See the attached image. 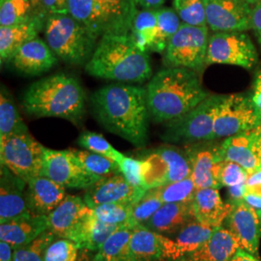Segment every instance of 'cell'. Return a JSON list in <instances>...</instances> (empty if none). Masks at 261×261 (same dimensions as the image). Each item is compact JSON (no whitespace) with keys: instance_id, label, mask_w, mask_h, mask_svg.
Segmentation results:
<instances>
[{"instance_id":"6da1fadb","label":"cell","mask_w":261,"mask_h":261,"mask_svg":"<svg viewBox=\"0 0 261 261\" xmlns=\"http://www.w3.org/2000/svg\"><path fill=\"white\" fill-rule=\"evenodd\" d=\"M91 103L97 120L107 130L136 147L146 144L150 117L146 87L109 84L92 95Z\"/></svg>"},{"instance_id":"7a4b0ae2","label":"cell","mask_w":261,"mask_h":261,"mask_svg":"<svg viewBox=\"0 0 261 261\" xmlns=\"http://www.w3.org/2000/svg\"><path fill=\"white\" fill-rule=\"evenodd\" d=\"M150 117L159 123L172 121L185 115L210 94L196 71L168 67L159 71L146 86Z\"/></svg>"},{"instance_id":"3957f363","label":"cell","mask_w":261,"mask_h":261,"mask_svg":"<svg viewBox=\"0 0 261 261\" xmlns=\"http://www.w3.org/2000/svg\"><path fill=\"white\" fill-rule=\"evenodd\" d=\"M85 70L96 77L123 84H141L152 74L148 54L137 47L130 33L100 38Z\"/></svg>"},{"instance_id":"277c9868","label":"cell","mask_w":261,"mask_h":261,"mask_svg":"<svg viewBox=\"0 0 261 261\" xmlns=\"http://www.w3.org/2000/svg\"><path fill=\"white\" fill-rule=\"evenodd\" d=\"M22 106L31 115L58 117L76 124L85 112V93L74 76L48 75L28 87Z\"/></svg>"},{"instance_id":"5b68a950","label":"cell","mask_w":261,"mask_h":261,"mask_svg":"<svg viewBox=\"0 0 261 261\" xmlns=\"http://www.w3.org/2000/svg\"><path fill=\"white\" fill-rule=\"evenodd\" d=\"M47 45L67 63L81 65L91 58L98 38L69 15H48L45 24ZM88 62V61H87Z\"/></svg>"},{"instance_id":"8992f818","label":"cell","mask_w":261,"mask_h":261,"mask_svg":"<svg viewBox=\"0 0 261 261\" xmlns=\"http://www.w3.org/2000/svg\"><path fill=\"white\" fill-rule=\"evenodd\" d=\"M225 95H209L195 109L168 122L163 139L170 142H198L214 140L217 113Z\"/></svg>"},{"instance_id":"52a82bcc","label":"cell","mask_w":261,"mask_h":261,"mask_svg":"<svg viewBox=\"0 0 261 261\" xmlns=\"http://www.w3.org/2000/svg\"><path fill=\"white\" fill-rule=\"evenodd\" d=\"M45 149L29 133L12 135L0 140L1 166L28 183L42 175Z\"/></svg>"},{"instance_id":"ba28073f","label":"cell","mask_w":261,"mask_h":261,"mask_svg":"<svg viewBox=\"0 0 261 261\" xmlns=\"http://www.w3.org/2000/svg\"><path fill=\"white\" fill-rule=\"evenodd\" d=\"M208 42V28L182 22L168 43L165 51V63L169 67L187 68L201 74L207 66Z\"/></svg>"},{"instance_id":"9c48e42d","label":"cell","mask_w":261,"mask_h":261,"mask_svg":"<svg viewBox=\"0 0 261 261\" xmlns=\"http://www.w3.org/2000/svg\"><path fill=\"white\" fill-rule=\"evenodd\" d=\"M141 160L144 163L143 179L147 191L184 180L192 174L191 161L187 151L174 146H161Z\"/></svg>"},{"instance_id":"30bf717a","label":"cell","mask_w":261,"mask_h":261,"mask_svg":"<svg viewBox=\"0 0 261 261\" xmlns=\"http://www.w3.org/2000/svg\"><path fill=\"white\" fill-rule=\"evenodd\" d=\"M258 59L251 38L244 32H215L209 36L206 65L229 64L251 69Z\"/></svg>"},{"instance_id":"8fae6325","label":"cell","mask_w":261,"mask_h":261,"mask_svg":"<svg viewBox=\"0 0 261 261\" xmlns=\"http://www.w3.org/2000/svg\"><path fill=\"white\" fill-rule=\"evenodd\" d=\"M258 126L251 97L225 95L215 119L214 140L233 137Z\"/></svg>"},{"instance_id":"7c38bea8","label":"cell","mask_w":261,"mask_h":261,"mask_svg":"<svg viewBox=\"0 0 261 261\" xmlns=\"http://www.w3.org/2000/svg\"><path fill=\"white\" fill-rule=\"evenodd\" d=\"M42 175L65 188L85 190L100 180L84 168L71 149L46 148Z\"/></svg>"},{"instance_id":"4fadbf2b","label":"cell","mask_w":261,"mask_h":261,"mask_svg":"<svg viewBox=\"0 0 261 261\" xmlns=\"http://www.w3.org/2000/svg\"><path fill=\"white\" fill-rule=\"evenodd\" d=\"M207 25L214 32H244L252 28V7L245 0H203Z\"/></svg>"},{"instance_id":"5bb4252c","label":"cell","mask_w":261,"mask_h":261,"mask_svg":"<svg viewBox=\"0 0 261 261\" xmlns=\"http://www.w3.org/2000/svg\"><path fill=\"white\" fill-rule=\"evenodd\" d=\"M130 250L132 261L176 260L184 256L175 240L143 225L133 228Z\"/></svg>"},{"instance_id":"9a60e30c","label":"cell","mask_w":261,"mask_h":261,"mask_svg":"<svg viewBox=\"0 0 261 261\" xmlns=\"http://www.w3.org/2000/svg\"><path fill=\"white\" fill-rule=\"evenodd\" d=\"M217 161L234 162L249 174L261 170V126L226 138L217 146Z\"/></svg>"},{"instance_id":"2e32d148","label":"cell","mask_w":261,"mask_h":261,"mask_svg":"<svg viewBox=\"0 0 261 261\" xmlns=\"http://www.w3.org/2000/svg\"><path fill=\"white\" fill-rule=\"evenodd\" d=\"M230 203L232 206L224 222L226 228L232 233L241 249L258 257L261 238L259 216L244 199Z\"/></svg>"},{"instance_id":"e0dca14e","label":"cell","mask_w":261,"mask_h":261,"mask_svg":"<svg viewBox=\"0 0 261 261\" xmlns=\"http://www.w3.org/2000/svg\"><path fill=\"white\" fill-rule=\"evenodd\" d=\"M147 191L132 186L121 173L102 178L87 188L84 199L90 208L105 203H129L134 205Z\"/></svg>"},{"instance_id":"ac0fdd59","label":"cell","mask_w":261,"mask_h":261,"mask_svg":"<svg viewBox=\"0 0 261 261\" xmlns=\"http://www.w3.org/2000/svg\"><path fill=\"white\" fill-rule=\"evenodd\" d=\"M93 211L81 196L67 195L60 204L47 215V224L56 237L72 240L85 218Z\"/></svg>"},{"instance_id":"d6986e66","label":"cell","mask_w":261,"mask_h":261,"mask_svg":"<svg viewBox=\"0 0 261 261\" xmlns=\"http://www.w3.org/2000/svg\"><path fill=\"white\" fill-rule=\"evenodd\" d=\"M22 179L16 176L9 169L1 166L0 185V222L7 223L19 218L32 215L28 205L25 186ZM35 215V214H34Z\"/></svg>"},{"instance_id":"ffe728a7","label":"cell","mask_w":261,"mask_h":261,"mask_svg":"<svg viewBox=\"0 0 261 261\" xmlns=\"http://www.w3.org/2000/svg\"><path fill=\"white\" fill-rule=\"evenodd\" d=\"M102 34L128 35L138 13L136 0H95Z\"/></svg>"},{"instance_id":"44dd1931","label":"cell","mask_w":261,"mask_h":261,"mask_svg":"<svg viewBox=\"0 0 261 261\" xmlns=\"http://www.w3.org/2000/svg\"><path fill=\"white\" fill-rule=\"evenodd\" d=\"M56 61V55L47 42L37 37L18 48L8 62L25 75H39L51 69Z\"/></svg>"},{"instance_id":"7402d4cb","label":"cell","mask_w":261,"mask_h":261,"mask_svg":"<svg viewBox=\"0 0 261 261\" xmlns=\"http://www.w3.org/2000/svg\"><path fill=\"white\" fill-rule=\"evenodd\" d=\"M28 205L35 215L47 216L67 196L65 187L46 176L31 179L27 189Z\"/></svg>"},{"instance_id":"603a6c76","label":"cell","mask_w":261,"mask_h":261,"mask_svg":"<svg viewBox=\"0 0 261 261\" xmlns=\"http://www.w3.org/2000/svg\"><path fill=\"white\" fill-rule=\"evenodd\" d=\"M196 221L212 228L223 226L231 209L230 202H224L219 189H197L193 200Z\"/></svg>"},{"instance_id":"cb8c5ba5","label":"cell","mask_w":261,"mask_h":261,"mask_svg":"<svg viewBox=\"0 0 261 261\" xmlns=\"http://www.w3.org/2000/svg\"><path fill=\"white\" fill-rule=\"evenodd\" d=\"M47 17L35 16L28 21L11 27H0L1 64L8 62L12 56L23 44L38 37L45 28Z\"/></svg>"},{"instance_id":"d4e9b609","label":"cell","mask_w":261,"mask_h":261,"mask_svg":"<svg viewBox=\"0 0 261 261\" xmlns=\"http://www.w3.org/2000/svg\"><path fill=\"white\" fill-rule=\"evenodd\" d=\"M196 220L193 201L164 203L143 226L166 236L177 233L185 224Z\"/></svg>"},{"instance_id":"484cf974","label":"cell","mask_w":261,"mask_h":261,"mask_svg":"<svg viewBox=\"0 0 261 261\" xmlns=\"http://www.w3.org/2000/svg\"><path fill=\"white\" fill-rule=\"evenodd\" d=\"M47 227V216L28 215L0 224V238L13 248H18L34 241Z\"/></svg>"},{"instance_id":"4316f807","label":"cell","mask_w":261,"mask_h":261,"mask_svg":"<svg viewBox=\"0 0 261 261\" xmlns=\"http://www.w3.org/2000/svg\"><path fill=\"white\" fill-rule=\"evenodd\" d=\"M192 166V174L196 189H220L217 179V147L194 146L187 151Z\"/></svg>"},{"instance_id":"83f0119b","label":"cell","mask_w":261,"mask_h":261,"mask_svg":"<svg viewBox=\"0 0 261 261\" xmlns=\"http://www.w3.org/2000/svg\"><path fill=\"white\" fill-rule=\"evenodd\" d=\"M239 249L241 247L232 233L226 227L220 226L192 256L195 261H231Z\"/></svg>"},{"instance_id":"f1b7e54d","label":"cell","mask_w":261,"mask_h":261,"mask_svg":"<svg viewBox=\"0 0 261 261\" xmlns=\"http://www.w3.org/2000/svg\"><path fill=\"white\" fill-rule=\"evenodd\" d=\"M125 226L103 223L95 216L94 211H92L85 218L72 241H74L81 250L97 252L113 232Z\"/></svg>"},{"instance_id":"f546056e","label":"cell","mask_w":261,"mask_h":261,"mask_svg":"<svg viewBox=\"0 0 261 261\" xmlns=\"http://www.w3.org/2000/svg\"><path fill=\"white\" fill-rule=\"evenodd\" d=\"M28 133V126L22 120L12 95L2 85L0 92V140L12 135Z\"/></svg>"},{"instance_id":"4dcf8cb0","label":"cell","mask_w":261,"mask_h":261,"mask_svg":"<svg viewBox=\"0 0 261 261\" xmlns=\"http://www.w3.org/2000/svg\"><path fill=\"white\" fill-rule=\"evenodd\" d=\"M132 232L133 228L129 227H123L113 232L95 253V260L132 261L130 250Z\"/></svg>"},{"instance_id":"1f68e13d","label":"cell","mask_w":261,"mask_h":261,"mask_svg":"<svg viewBox=\"0 0 261 261\" xmlns=\"http://www.w3.org/2000/svg\"><path fill=\"white\" fill-rule=\"evenodd\" d=\"M157 14L155 9H144L137 13L130 29V36L142 51L151 50L157 36Z\"/></svg>"},{"instance_id":"d6a6232c","label":"cell","mask_w":261,"mask_h":261,"mask_svg":"<svg viewBox=\"0 0 261 261\" xmlns=\"http://www.w3.org/2000/svg\"><path fill=\"white\" fill-rule=\"evenodd\" d=\"M214 231L215 228L194 220L185 224L175 234L176 237L174 240L183 255L192 254L199 250L210 239Z\"/></svg>"},{"instance_id":"836d02e7","label":"cell","mask_w":261,"mask_h":261,"mask_svg":"<svg viewBox=\"0 0 261 261\" xmlns=\"http://www.w3.org/2000/svg\"><path fill=\"white\" fill-rule=\"evenodd\" d=\"M155 11L157 14L158 30L151 50L163 54L166 51L170 39L177 32L182 22L174 9L160 7Z\"/></svg>"},{"instance_id":"e575fe53","label":"cell","mask_w":261,"mask_h":261,"mask_svg":"<svg viewBox=\"0 0 261 261\" xmlns=\"http://www.w3.org/2000/svg\"><path fill=\"white\" fill-rule=\"evenodd\" d=\"M196 190L197 189L192 177L150 189V191L163 203L192 202L196 195Z\"/></svg>"},{"instance_id":"d590c367","label":"cell","mask_w":261,"mask_h":261,"mask_svg":"<svg viewBox=\"0 0 261 261\" xmlns=\"http://www.w3.org/2000/svg\"><path fill=\"white\" fill-rule=\"evenodd\" d=\"M83 164L84 168L95 176L102 178L110 177L120 173L118 164L112 159L94 153L88 150L71 149Z\"/></svg>"},{"instance_id":"8d00e7d4","label":"cell","mask_w":261,"mask_h":261,"mask_svg":"<svg viewBox=\"0 0 261 261\" xmlns=\"http://www.w3.org/2000/svg\"><path fill=\"white\" fill-rule=\"evenodd\" d=\"M38 16L29 0H0V27H11Z\"/></svg>"},{"instance_id":"74e56055","label":"cell","mask_w":261,"mask_h":261,"mask_svg":"<svg viewBox=\"0 0 261 261\" xmlns=\"http://www.w3.org/2000/svg\"><path fill=\"white\" fill-rule=\"evenodd\" d=\"M70 15L88 28L95 37L103 36L95 0H68Z\"/></svg>"},{"instance_id":"f35d334b","label":"cell","mask_w":261,"mask_h":261,"mask_svg":"<svg viewBox=\"0 0 261 261\" xmlns=\"http://www.w3.org/2000/svg\"><path fill=\"white\" fill-rule=\"evenodd\" d=\"M132 207L129 203H105L96 206L93 211L95 216L103 223L134 228L136 224L133 220Z\"/></svg>"},{"instance_id":"ab89813d","label":"cell","mask_w":261,"mask_h":261,"mask_svg":"<svg viewBox=\"0 0 261 261\" xmlns=\"http://www.w3.org/2000/svg\"><path fill=\"white\" fill-rule=\"evenodd\" d=\"M56 236L47 229L25 246L14 248L13 261H45V252Z\"/></svg>"},{"instance_id":"60d3db41","label":"cell","mask_w":261,"mask_h":261,"mask_svg":"<svg viewBox=\"0 0 261 261\" xmlns=\"http://www.w3.org/2000/svg\"><path fill=\"white\" fill-rule=\"evenodd\" d=\"M173 9L183 23L208 28L203 0H174Z\"/></svg>"},{"instance_id":"b9f144b4","label":"cell","mask_w":261,"mask_h":261,"mask_svg":"<svg viewBox=\"0 0 261 261\" xmlns=\"http://www.w3.org/2000/svg\"><path fill=\"white\" fill-rule=\"evenodd\" d=\"M79 144L88 151L112 159L117 164L124 158V155L115 149L102 135L93 132H84L79 139Z\"/></svg>"},{"instance_id":"7bdbcfd3","label":"cell","mask_w":261,"mask_h":261,"mask_svg":"<svg viewBox=\"0 0 261 261\" xmlns=\"http://www.w3.org/2000/svg\"><path fill=\"white\" fill-rule=\"evenodd\" d=\"M249 172L240 165L230 161H221L217 164V179L222 187H233L244 184Z\"/></svg>"},{"instance_id":"ee69618b","label":"cell","mask_w":261,"mask_h":261,"mask_svg":"<svg viewBox=\"0 0 261 261\" xmlns=\"http://www.w3.org/2000/svg\"><path fill=\"white\" fill-rule=\"evenodd\" d=\"M55 239L45 252V261H76L81 249L74 241L60 238Z\"/></svg>"},{"instance_id":"f6af8a7d","label":"cell","mask_w":261,"mask_h":261,"mask_svg":"<svg viewBox=\"0 0 261 261\" xmlns=\"http://www.w3.org/2000/svg\"><path fill=\"white\" fill-rule=\"evenodd\" d=\"M164 203L150 190L132 207L134 223L137 225H144L153 217Z\"/></svg>"},{"instance_id":"bcb514c9","label":"cell","mask_w":261,"mask_h":261,"mask_svg":"<svg viewBox=\"0 0 261 261\" xmlns=\"http://www.w3.org/2000/svg\"><path fill=\"white\" fill-rule=\"evenodd\" d=\"M120 173L127 180V182L132 186L143 189L147 191L144 187L143 171H144V163L143 160L126 157L118 163Z\"/></svg>"},{"instance_id":"7dc6e473","label":"cell","mask_w":261,"mask_h":261,"mask_svg":"<svg viewBox=\"0 0 261 261\" xmlns=\"http://www.w3.org/2000/svg\"><path fill=\"white\" fill-rule=\"evenodd\" d=\"M47 15H69L68 0H42Z\"/></svg>"},{"instance_id":"c3c4849f","label":"cell","mask_w":261,"mask_h":261,"mask_svg":"<svg viewBox=\"0 0 261 261\" xmlns=\"http://www.w3.org/2000/svg\"><path fill=\"white\" fill-rule=\"evenodd\" d=\"M251 100H252L253 110L255 112L257 123L259 126H261V69L258 71L256 77L254 80Z\"/></svg>"},{"instance_id":"681fc988","label":"cell","mask_w":261,"mask_h":261,"mask_svg":"<svg viewBox=\"0 0 261 261\" xmlns=\"http://www.w3.org/2000/svg\"><path fill=\"white\" fill-rule=\"evenodd\" d=\"M246 193L261 196V170L249 174L246 182Z\"/></svg>"},{"instance_id":"f907efd6","label":"cell","mask_w":261,"mask_h":261,"mask_svg":"<svg viewBox=\"0 0 261 261\" xmlns=\"http://www.w3.org/2000/svg\"><path fill=\"white\" fill-rule=\"evenodd\" d=\"M252 28L261 45V0L253 4L252 9Z\"/></svg>"},{"instance_id":"816d5d0a","label":"cell","mask_w":261,"mask_h":261,"mask_svg":"<svg viewBox=\"0 0 261 261\" xmlns=\"http://www.w3.org/2000/svg\"><path fill=\"white\" fill-rule=\"evenodd\" d=\"M228 196L229 202H236L244 199V196L246 194V183L240 184L237 186L229 187L228 188Z\"/></svg>"},{"instance_id":"f5cc1de1","label":"cell","mask_w":261,"mask_h":261,"mask_svg":"<svg viewBox=\"0 0 261 261\" xmlns=\"http://www.w3.org/2000/svg\"><path fill=\"white\" fill-rule=\"evenodd\" d=\"M14 259V248L9 243L5 241L0 242V261H13Z\"/></svg>"},{"instance_id":"db71d44e","label":"cell","mask_w":261,"mask_h":261,"mask_svg":"<svg viewBox=\"0 0 261 261\" xmlns=\"http://www.w3.org/2000/svg\"><path fill=\"white\" fill-rule=\"evenodd\" d=\"M244 201L252 207L257 212V214L261 213V196L246 193L244 196Z\"/></svg>"},{"instance_id":"11a10c76","label":"cell","mask_w":261,"mask_h":261,"mask_svg":"<svg viewBox=\"0 0 261 261\" xmlns=\"http://www.w3.org/2000/svg\"><path fill=\"white\" fill-rule=\"evenodd\" d=\"M166 0H136L137 4L143 9H158Z\"/></svg>"},{"instance_id":"9f6ffc18","label":"cell","mask_w":261,"mask_h":261,"mask_svg":"<svg viewBox=\"0 0 261 261\" xmlns=\"http://www.w3.org/2000/svg\"><path fill=\"white\" fill-rule=\"evenodd\" d=\"M231 261H260L258 259L257 256L253 255L252 253L243 250V249H239L238 252H236V254L234 255L233 258Z\"/></svg>"},{"instance_id":"6f0895ef","label":"cell","mask_w":261,"mask_h":261,"mask_svg":"<svg viewBox=\"0 0 261 261\" xmlns=\"http://www.w3.org/2000/svg\"><path fill=\"white\" fill-rule=\"evenodd\" d=\"M31 2V5L34 10V13L38 16H42V17H47L48 15L47 12L44 9L43 4H42V0H29Z\"/></svg>"},{"instance_id":"680465c9","label":"cell","mask_w":261,"mask_h":261,"mask_svg":"<svg viewBox=\"0 0 261 261\" xmlns=\"http://www.w3.org/2000/svg\"><path fill=\"white\" fill-rule=\"evenodd\" d=\"M93 252L88 251V250H81L79 258L76 261H96L95 260V254L92 253Z\"/></svg>"},{"instance_id":"91938a15","label":"cell","mask_w":261,"mask_h":261,"mask_svg":"<svg viewBox=\"0 0 261 261\" xmlns=\"http://www.w3.org/2000/svg\"><path fill=\"white\" fill-rule=\"evenodd\" d=\"M173 261H195V259L193 258L192 254H189V255H184L183 257H181V258H179V259Z\"/></svg>"},{"instance_id":"94428289","label":"cell","mask_w":261,"mask_h":261,"mask_svg":"<svg viewBox=\"0 0 261 261\" xmlns=\"http://www.w3.org/2000/svg\"><path fill=\"white\" fill-rule=\"evenodd\" d=\"M245 1H247V2L250 3V4H254V3L257 2V0H245Z\"/></svg>"},{"instance_id":"6125c7cd","label":"cell","mask_w":261,"mask_h":261,"mask_svg":"<svg viewBox=\"0 0 261 261\" xmlns=\"http://www.w3.org/2000/svg\"><path fill=\"white\" fill-rule=\"evenodd\" d=\"M258 216H259V219H260V222H261V213H259V214H258Z\"/></svg>"}]
</instances>
